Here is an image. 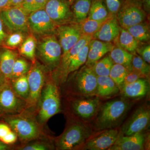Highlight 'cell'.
<instances>
[{"instance_id":"cell-4","label":"cell","mask_w":150,"mask_h":150,"mask_svg":"<svg viewBox=\"0 0 150 150\" xmlns=\"http://www.w3.org/2000/svg\"><path fill=\"white\" fill-rule=\"evenodd\" d=\"M88 128L79 124L70 125L56 141V148L62 150H71L83 144L91 136Z\"/></svg>"},{"instance_id":"cell-37","label":"cell","mask_w":150,"mask_h":150,"mask_svg":"<svg viewBox=\"0 0 150 150\" xmlns=\"http://www.w3.org/2000/svg\"><path fill=\"white\" fill-rule=\"evenodd\" d=\"M108 12L111 16H116L121 8L123 0H103Z\"/></svg>"},{"instance_id":"cell-19","label":"cell","mask_w":150,"mask_h":150,"mask_svg":"<svg viewBox=\"0 0 150 150\" xmlns=\"http://www.w3.org/2000/svg\"><path fill=\"white\" fill-rule=\"evenodd\" d=\"M99 104V100L97 98L79 99L74 101L72 107L77 115L81 118L88 119L95 115Z\"/></svg>"},{"instance_id":"cell-16","label":"cell","mask_w":150,"mask_h":150,"mask_svg":"<svg viewBox=\"0 0 150 150\" xmlns=\"http://www.w3.org/2000/svg\"><path fill=\"white\" fill-rule=\"evenodd\" d=\"M146 138L142 132L130 136H121L108 149L110 150H142L145 149Z\"/></svg>"},{"instance_id":"cell-38","label":"cell","mask_w":150,"mask_h":150,"mask_svg":"<svg viewBox=\"0 0 150 150\" xmlns=\"http://www.w3.org/2000/svg\"><path fill=\"white\" fill-rule=\"evenodd\" d=\"M24 36L21 32H13L8 38L6 41L7 46L16 47L23 42Z\"/></svg>"},{"instance_id":"cell-26","label":"cell","mask_w":150,"mask_h":150,"mask_svg":"<svg viewBox=\"0 0 150 150\" xmlns=\"http://www.w3.org/2000/svg\"><path fill=\"white\" fill-rule=\"evenodd\" d=\"M109 56L114 64L122 65L129 71L133 70L132 60L133 54L116 45H114L113 48L109 52Z\"/></svg>"},{"instance_id":"cell-43","label":"cell","mask_w":150,"mask_h":150,"mask_svg":"<svg viewBox=\"0 0 150 150\" xmlns=\"http://www.w3.org/2000/svg\"><path fill=\"white\" fill-rule=\"evenodd\" d=\"M47 1V0H33L32 13L44 8Z\"/></svg>"},{"instance_id":"cell-3","label":"cell","mask_w":150,"mask_h":150,"mask_svg":"<svg viewBox=\"0 0 150 150\" xmlns=\"http://www.w3.org/2000/svg\"><path fill=\"white\" fill-rule=\"evenodd\" d=\"M5 123L23 142L37 139L41 136L42 132L38 123L29 117L19 114L6 115Z\"/></svg>"},{"instance_id":"cell-6","label":"cell","mask_w":150,"mask_h":150,"mask_svg":"<svg viewBox=\"0 0 150 150\" xmlns=\"http://www.w3.org/2000/svg\"><path fill=\"white\" fill-rule=\"evenodd\" d=\"M27 76L29 94L26 100V109L34 111L38 108L41 92L45 84V75L42 67L36 63L28 71Z\"/></svg>"},{"instance_id":"cell-15","label":"cell","mask_w":150,"mask_h":150,"mask_svg":"<svg viewBox=\"0 0 150 150\" xmlns=\"http://www.w3.org/2000/svg\"><path fill=\"white\" fill-rule=\"evenodd\" d=\"M120 136L117 129H106L101 134L89 140L86 143L84 149L103 150L109 149Z\"/></svg>"},{"instance_id":"cell-10","label":"cell","mask_w":150,"mask_h":150,"mask_svg":"<svg viewBox=\"0 0 150 150\" xmlns=\"http://www.w3.org/2000/svg\"><path fill=\"white\" fill-rule=\"evenodd\" d=\"M71 1L67 0H47L44 9L57 26L74 23L71 8Z\"/></svg>"},{"instance_id":"cell-14","label":"cell","mask_w":150,"mask_h":150,"mask_svg":"<svg viewBox=\"0 0 150 150\" xmlns=\"http://www.w3.org/2000/svg\"><path fill=\"white\" fill-rule=\"evenodd\" d=\"M56 33L64 55L79 40L82 35L79 24L75 23L57 26Z\"/></svg>"},{"instance_id":"cell-36","label":"cell","mask_w":150,"mask_h":150,"mask_svg":"<svg viewBox=\"0 0 150 150\" xmlns=\"http://www.w3.org/2000/svg\"><path fill=\"white\" fill-rule=\"evenodd\" d=\"M29 69V64L26 60L17 58L13 67L10 80L26 74Z\"/></svg>"},{"instance_id":"cell-40","label":"cell","mask_w":150,"mask_h":150,"mask_svg":"<svg viewBox=\"0 0 150 150\" xmlns=\"http://www.w3.org/2000/svg\"><path fill=\"white\" fill-rule=\"evenodd\" d=\"M142 44L137 48L136 53L139 54V56H141L145 62L149 64L150 63V44L147 45V44Z\"/></svg>"},{"instance_id":"cell-25","label":"cell","mask_w":150,"mask_h":150,"mask_svg":"<svg viewBox=\"0 0 150 150\" xmlns=\"http://www.w3.org/2000/svg\"><path fill=\"white\" fill-rule=\"evenodd\" d=\"M92 39V36L82 35L79 40L77 42L67 53L62 55L61 62L62 71L64 73L68 65L72 59L81 51L82 49L88 44Z\"/></svg>"},{"instance_id":"cell-46","label":"cell","mask_w":150,"mask_h":150,"mask_svg":"<svg viewBox=\"0 0 150 150\" xmlns=\"http://www.w3.org/2000/svg\"><path fill=\"white\" fill-rule=\"evenodd\" d=\"M11 7L9 0H0V10L5 9Z\"/></svg>"},{"instance_id":"cell-42","label":"cell","mask_w":150,"mask_h":150,"mask_svg":"<svg viewBox=\"0 0 150 150\" xmlns=\"http://www.w3.org/2000/svg\"><path fill=\"white\" fill-rule=\"evenodd\" d=\"M12 131L7 123H0V141Z\"/></svg>"},{"instance_id":"cell-12","label":"cell","mask_w":150,"mask_h":150,"mask_svg":"<svg viewBox=\"0 0 150 150\" xmlns=\"http://www.w3.org/2000/svg\"><path fill=\"white\" fill-rule=\"evenodd\" d=\"M28 21L29 28L34 33L38 35L52 33L57 26L44 8L30 14Z\"/></svg>"},{"instance_id":"cell-45","label":"cell","mask_w":150,"mask_h":150,"mask_svg":"<svg viewBox=\"0 0 150 150\" xmlns=\"http://www.w3.org/2000/svg\"><path fill=\"white\" fill-rule=\"evenodd\" d=\"M3 22L0 16V43L6 37V34L3 27Z\"/></svg>"},{"instance_id":"cell-21","label":"cell","mask_w":150,"mask_h":150,"mask_svg":"<svg viewBox=\"0 0 150 150\" xmlns=\"http://www.w3.org/2000/svg\"><path fill=\"white\" fill-rule=\"evenodd\" d=\"M142 43H144L138 41L125 28L121 27L119 35L113 44L121 47L131 54H137V48Z\"/></svg>"},{"instance_id":"cell-24","label":"cell","mask_w":150,"mask_h":150,"mask_svg":"<svg viewBox=\"0 0 150 150\" xmlns=\"http://www.w3.org/2000/svg\"><path fill=\"white\" fill-rule=\"evenodd\" d=\"M91 2L92 0H72L71 8L75 23H80L87 18Z\"/></svg>"},{"instance_id":"cell-34","label":"cell","mask_w":150,"mask_h":150,"mask_svg":"<svg viewBox=\"0 0 150 150\" xmlns=\"http://www.w3.org/2000/svg\"><path fill=\"white\" fill-rule=\"evenodd\" d=\"M132 66L133 70L139 73L145 79L149 78L150 75V65L137 54H133Z\"/></svg>"},{"instance_id":"cell-13","label":"cell","mask_w":150,"mask_h":150,"mask_svg":"<svg viewBox=\"0 0 150 150\" xmlns=\"http://www.w3.org/2000/svg\"><path fill=\"white\" fill-rule=\"evenodd\" d=\"M150 112L149 108L142 106L136 110L131 119L124 126L121 136H130L142 132L149 126Z\"/></svg>"},{"instance_id":"cell-23","label":"cell","mask_w":150,"mask_h":150,"mask_svg":"<svg viewBox=\"0 0 150 150\" xmlns=\"http://www.w3.org/2000/svg\"><path fill=\"white\" fill-rule=\"evenodd\" d=\"M119 86L109 76H97L96 93L101 97H108L118 93Z\"/></svg>"},{"instance_id":"cell-1","label":"cell","mask_w":150,"mask_h":150,"mask_svg":"<svg viewBox=\"0 0 150 150\" xmlns=\"http://www.w3.org/2000/svg\"><path fill=\"white\" fill-rule=\"evenodd\" d=\"M130 105L122 100H115L103 105L96 122L98 130L112 129L118 126L129 110Z\"/></svg>"},{"instance_id":"cell-44","label":"cell","mask_w":150,"mask_h":150,"mask_svg":"<svg viewBox=\"0 0 150 150\" xmlns=\"http://www.w3.org/2000/svg\"><path fill=\"white\" fill-rule=\"evenodd\" d=\"M142 6L146 13L149 14L150 12V0H142Z\"/></svg>"},{"instance_id":"cell-39","label":"cell","mask_w":150,"mask_h":150,"mask_svg":"<svg viewBox=\"0 0 150 150\" xmlns=\"http://www.w3.org/2000/svg\"><path fill=\"white\" fill-rule=\"evenodd\" d=\"M50 145L43 142H35L28 143L25 146L19 148L21 150H47L51 149Z\"/></svg>"},{"instance_id":"cell-41","label":"cell","mask_w":150,"mask_h":150,"mask_svg":"<svg viewBox=\"0 0 150 150\" xmlns=\"http://www.w3.org/2000/svg\"><path fill=\"white\" fill-rule=\"evenodd\" d=\"M141 78L145 79L144 77L139 73L136 71L135 70H133L131 71H129V73L126 75V77L124 79V81H123V83L121 85V86L134 82L138 80V79H141Z\"/></svg>"},{"instance_id":"cell-11","label":"cell","mask_w":150,"mask_h":150,"mask_svg":"<svg viewBox=\"0 0 150 150\" xmlns=\"http://www.w3.org/2000/svg\"><path fill=\"white\" fill-rule=\"evenodd\" d=\"M74 84L76 89L81 94H93L96 93L97 76L91 67L86 65L77 73Z\"/></svg>"},{"instance_id":"cell-33","label":"cell","mask_w":150,"mask_h":150,"mask_svg":"<svg viewBox=\"0 0 150 150\" xmlns=\"http://www.w3.org/2000/svg\"><path fill=\"white\" fill-rule=\"evenodd\" d=\"M36 40L32 35H30L24 40L20 48V54L33 61L35 60Z\"/></svg>"},{"instance_id":"cell-27","label":"cell","mask_w":150,"mask_h":150,"mask_svg":"<svg viewBox=\"0 0 150 150\" xmlns=\"http://www.w3.org/2000/svg\"><path fill=\"white\" fill-rule=\"evenodd\" d=\"M103 0H92L88 18L98 21L107 20L111 17Z\"/></svg>"},{"instance_id":"cell-22","label":"cell","mask_w":150,"mask_h":150,"mask_svg":"<svg viewBox=\"0 0 150 150\" xmlns=\"http://www.w3.org/2000/svg\"><path fill=\"white\" fill-rule=\"evenodd\" d=\"M17 55L14 51L8 49L0 51V70L7 81L11 79L13 67Z\"/></svg>"},{"instance_id":"cell-9","label":"cell","mask_w":150,"mask_h":150,"mask_svg":"<svg viewBox=\"0 0 150 150\" xmlns=\"http://www.w3.org/2000/svg\"><path fill=\"white\" fill-rule=\"evenodd\" d=\"M27 14L21 6H11L1 10L0 16L3 23L13 32L28 31Z\"/></svg>"},{"instance_id":"cell-32","label":"cell","mask_w":150,"mask_h":150,"mask_svg":"<svg viewBox=\"0 0 150 150\" xmlns=\"http://www.w3.org/2000/svg\"><path fill=\"white\" fill-rule=\"evenodd\" d=\"M105 21H98L87 18L78 24L82 35L93 36L100 29Z\"/></svg>"},{"instance_id":"cell-30","label":"cell","mask_w":150,"mask_h":150,"mask_svg":"<svg viewBox=\"0 0 150 150\" xmlns=\"http://www.w3.org/2000/svg\"><path fill=\"white\" fill-rule=\"evenodd\" d=\"M88 44L85 46L81 51L74 57L70 62L67 69L63 74L64 77L67 76L70 73L75 71L86 64L88 54Z\"/></svg>"},{"instance_id":"cell-49","label":"cell","mask_w":150,"mask_h":150,"mask_svg":"<svg viewBox=\"0 0 150 150\" xmlns=\"http://www.w3.org/2000/svg\"><path fill=\"white\" fill-rule=\"evenodd\" d=\"M9 149V147L7 145L4 144L0 141V150H6Z\"/></svg>"},{"instance_id":"cell-8","label":"cell","mask_w":150,"mask_h":150,"mask_svg":"<svg viewBox=\"0 0 150 150\" xmlns=\"http://www.w3.org/2000/svg\"><path fill=\"white\" fill-rule=\"evenodd\" d=\"M41 60L50 69H54L60 64L62 57V48L54 35L44 37L38 46Z\"/></svg>"},{"instance_id":"cell-35","label":"cell","mask_w":150,"mask_h":150,"mask_svg":"<svg viewBox=\"0 0 150 150\" xmlns=\"http://www.w3.org/2000/svg\"><path fill=\"white\" fill-rule=\"evenodd\" d=\"M129 71L122 65L114 64L110 70L109 76L120 87Z\"/></svg>"},{"instance_id":"cell-17","label":"cell","mask_w":150,"mask_h":150,"mask_svg":"<svg viewBox=\"0 0 150 150\" xmlns=\"http://www.w3.org/2000/svg\"><path fill=\"white\" fill-rule=\"evenodd\" d=\"M121 26L116 16H112L104 22L100 29L92 36V39L113 43L118 38Z\"/></svg>"},{"instance_id":"cell-31","label":"cell","mask_w":150,"mask_h":150,"mask_svg":"<svg viewBox=\"0 0 150 150\" xmlns=\"http://www.w3.org/2000/svg\"><path fill=\"white\" fill-rule=\"evenodd\" d=\"M113 64L112 59L108 55L95 63L91 67L97 76H109Z\"/></svg>"},{"instance_id":"cell-47","label":"cell","mask_w":150,"mask_h":150,"mask_svg":"<svg viewBox=\"0 0 150 150\" xmlns=\"http://www.w3.org/2000/svg\"><path fill=\"white\" fill-rule=\"evenodd\" d=\"M11 6H19L23 0H9Z\"/></svg>"},{"instance_id":"cell-48","label":"cell","mask_w":150,"mask_h":150,"mask_svg":"<svg viewBox=\"0 0 150 150\" xmlns=\"http://www.w3.org/2000/svg\"><path fill=\"white\" fill-rule=\"evenodd\" d=\"M6 81H7L6 80L3 74L2 73L0 70V87Z\"/></svg>"},{"instance_id":"cell-18","label":"cell","mask_w":150,"mask_h":150,"mask_svg":"<svg viewBox=\"0 0 150 150\" xmlns=\"http://www.w3.org/2000/svg\"><path fill=\"white\" fill-rule=\"evenodd\" d=\"M88 46V54L86 64L92 67L104 55L109 53L113 48L114 44L110 42L92 39L89 42Z\"/></svg>"},{"instance_id":"cell-20","label":"cell","mask_w":150,"mask_h":150,"mask_svg":"<svg viewBox=\"0 0 150 150\" xmlns=\"http://www.w3.org/2000/svg\"><path fill=\"white\" fill-rule=\"evenodd\" d=\"M146 79L141 78L134 82L121 86L122 93L124 96L131 98L141 97L147 93L149 87Z\"/></svg>"},{"instance_id":"cell-29","label":"cell","mask_w":150,"mask_h":150,"mask_svg":"<svg viewBox=\"0 0 150 150\" xmlns=\"http://www.w3.org/2000/svg\"><path fill=\"white\" fill-rule=\"evenodd\" d=\"M11 84L16 93L26 101L29 94V86L27 75H24L12 80Z\"/></svg>"},{"instance_id":"cell-28","label":"cell","mask_w":150,"mask_h":150,"mask_svg":"<svg viewBox=\"0 0 150 150\" xmlns=\"http://www.w3.org/2000/svg\"><path fill=\"white\" fill-rule=\"evenodd\" d=\"M125 29L140 42L145 43L150 40V27L147 23L144 21Z\"/></svg>"},{"instance_id":"cell-5","label":"cell","mask_w":150,"mask_h":150,"mask_svg":"<svg viewBox=\"0 0 150 150\" xmlns=\"http://www.w3.org/2000/svg\"><path fill=\"white\" fill-rule=\"evenodd\" d=\"M146 14L142 0H125L116 17L121 27L126 28L144 21Z\"/></svg>"},{"instance_id":"cell-7","label":"cell","mask_w":150,"mask_h":150,"mask_svg":"<svg viewBox=\"0 0 150 150\" xmlns=\"http://www.w3.org/2000/svg\"><path fill=\"white\" fill-rule=\"evenodd\" d=\"M26 109V101L16 93L9 81L0 87V117L19 114Z\"/></svg>"},{"instance_id":"cell-50","label":"cell","mask_w":150,"mask_h":150,"mask_svg":"<svg viewBox=\"0 0 150 150\" xmlns=\"http://www.w3.org/2000/svg\"><path fill=\"white\" fill-rule=\"evenodd\" d=\"M67 1H71L72 0H67Z\"/></svg>"},{"instance_id":"cell-2","label":"cell","mask_w":150,"mask_h":150,"mask_svg":"<svg viewBox=\"0 0 150 150\" xmlns=\"http://www.w3.org/2000/svg\"><path fill=\"white\" fill-rule=\"evenodd\" d=\"M38 120L40 124L46 123L61 110V101L58 88L51 82L44 84L38 108Z\"/></svg>"}]
</instances>
